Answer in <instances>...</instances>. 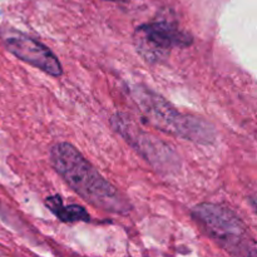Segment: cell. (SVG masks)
I'll use <instances>...</instances> for the list:
<instances>
[{"mask_svg": "<svg viewBox=\"0 0 257 257\" xmlns=\"http://www.w3.org/2000/svg\"><path fill=\"white\" fill-rule=\"evenodd\" d=\"M131 95L146 119L162 132L200 145L215 142L216 132L207 120L181 113L150 88L135 85Z\"/></svg>", "mask_w": 257, "mask_h": 257, "instance_id": "2", "label": "cell"}, {"mask_svg": "<svg viewBox=\"0 0 257 257\" xmlns=\"http://www.w3.org/2000/svg\"><path fill=\"white\" fill-rule=\"evenodd\" d=\"M0 37L5 48L18 59L38 68L52 77H60L63 74L60 60L49 47L40 43L39 40L34 39L20 30L9 29V28L2 30Z\"/></svg>", "mask_w": 257, "mask_h": 257, "instance_id": "6", "label": "cell"}, {"mask_svg": "<svg viewBox=\"0 0 257 257\" xmlns=\"http://www.w3.org/2000/svg\"><path fill=\"white\" fill-rule=\"evenodd\" d=\"M45 206L49 208L50 212L57 216L62 222H88L90 220L89 213L84 207L79 205H67L63 203L60 196H49L45 200Z\"/></svg>", "mask_w": 257, "mask_h": 257, "instance_id": "7", "label": "cell"}, {"mask_svg": "<svg viewBox=\"0 0 257 257\" xmlns=\"http://www.w3.org/2000/svg\"><path fill=\"white\" fill-rule=\"evenodd\" d=\"M201 230L221 248L233 255L256 256V243L243 221L231 208L203 202L191 211Z\"/></svg>", "mask_w": 257, "mask_h": 257, "instance_id": "3", "label": "cell"}, {"mask_svg": "<svg viewBox=\"0 0 257 257\" xmlns=\"http://www.w3.org/2000/svg\"><path fill=\"white\" fill-rule=\"evenodd\" d=\"M110 2H117V0H110Z\"/></svg>", "mask_w": 257, "mask_h": 257, "instance_id": "8", "label": "cell"}, {"mask_svg": "<svg viewBox=\"0 0 257 257\" xmlns=\"http://www.w3.org/2000/svg\"><path fill=\"white\" fill-rule=\"evenodd\" d=\"M133 42L138 54L151 64L162 63L173 49L187 48L193 43L192 34L171 20L146 23L135 29Z\"/></svg>", "mask_w": 257, "mask_h": 257, "instance_id": "4", "label": "cell"}, {"mask_svg": "<svg viewBox=\"0 0 257 257\" xmlns=\"http://www.w3.org/2000/svg\"><path fill=\"white\" fill-rule=\"evenodd\" d=\"M50 162L68 186L92 206L118 215H127L131 211L127 198L72 143L59 142L53 146Z\"/></svg>", "mask_w": 257, "mask_h": 257, "instance_id": "1", "label": "cell"}, {"mask_svg": "<svg viewBox=\"0 0 257 257\" xmlns=\"http://www.w3.org/2000/svg\"><path fill=\"white\" fill-rule=\"evenodd\" d=\"M110 124L153 167L166 172L178 167V158L175 151L171 150L165 142L143 131L131 119L130 115L115 113L110 118Z\"/></svg>", "mask_w": 257, "mask_h": 257, "instance_id": "5", "label": "cell"}]
</instances>
